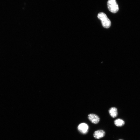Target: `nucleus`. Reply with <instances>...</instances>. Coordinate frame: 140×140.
<instances>
[{"instance_id":"7","label":"nucleus","mask_w":140,"mask_h":140,"mask_svg":"<svg viewBox=\"0 0 140 140\" xmlns=\"http://www.w3.org/2000/svg\"><path fill=\"white\" fill-rule=\"evenodd\" d=\"M125 123L124 121L120 118L117 119L114 121L115 124L118 127H121L123 126L125 124Z\"/></svg>"},{"instance_id":"4","label":"nucleus","mask_w":140,"mask_h":140,"mask_svg":"<svg viewBox=\"0 0 140 140\" xmlns=\"http://www.w3.org/2000/svg\"><path fill=\"white\" fill-rule=\"evenodd\" d=\"M88 118L92 123L94 124L98 123L100 120L99 116L94 114H90L88 115Z\"/></svg>"},{"instance_id":"2","label":"nucleus","mask_w":140,"mask_h":140,"mask_svg":"<svg viewBox=\"0 0 140 140\" xmlns=\"http://www.w3.org/2000/svg\"><path fill=\"white\" fill-rule=\"evenodd\" d=\"M107 6L109 10L113 13H116L118 10V6L116 0H108Z\"/></svg>"},{"instance_id":"6","label":"nucleus","mask_w":140,"mask_h":140,"mask_svg":"<svg viewBox=\"0 0 140 140\" xmlns=\"http://www.w3.org/2000/svg\"><path fill=\"white\" fill-rule=\"evenodd\" d=\"M109 112L110 116L113 118L116 117L118 115L117 109L115 107L111 108L109 110Z\"/></svg>"},{"instance_id":"8","label":"nucleus","mask_w":140,"mask_h":140,"mask_svg":"<svg viewBox=\"0 0 140 140\" xmlns=\"http://www.w3.org/2000/svg\"><path fill=\"white\" fill-rule=\"evenodd\" d=\"M119 140H123L122 139H120Z\"/></svg>"},{"instance_id":"3","label":"nucleus","mask_w":140,"mask_h":140,"mask_svg":"<svg viewBox=\"0 0 140 140\" xmlns=\"http://www.w3.org/2000/svg\"><path fill=\"white\" fill-rule=\"evenodd\" d=\"M78 130L83 134H86L88 132L89 129L88 125L86 123H82L80 124L78 127Z\"/></svg>"},{"instance_id":"5","label":"nucleus","mask_w":140,"mask_h":140,"mask_svg":"<svg viewBox=\"0 0 140 140\" xmlns=\"http://www.w3.org/2000/svg\"><path fill=\"white\" fill-rule=\"evenodd\" d=\"M105 135V132L102 130H99L95 131L93 133L94 137L96 139H99L104 137Z\"/></svg>"},{"instance_id":"1","label":"nucleus","mask_w":140,"mask_h":140,"mask_svg":"<svg viewBox=\"0 0 140 140\" xmlns=\"http://www.w3.org/2000/svg\"><path fill=\"white\" fill-rule=\"evenodd\" d=\"M98 18L101 22L102 25L105 28H109L111 25V22L106 15L103 12L99 13L97 15Z\"/></svg>"}]
</instances>
